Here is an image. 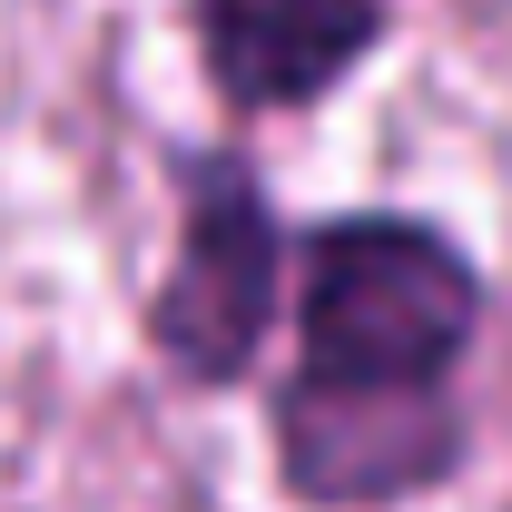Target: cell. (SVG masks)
<instances>
[{
    "instance_id": "obj_4",
    "label": "cell",
    "mask_w": 512,
    "mask_h": 512,
    "mask_svg": "<svg viewBox=\"0 0 512 512\" xmlns=\"http://www.w3.org/2000/svg\"><path fill=\"white\" fill-rule=\"evenodd\" d=\"M188 40L237 119H296L394 40V0H188Z\"/></svg>"
},
{
    "instance_id": "obj_2",
    "label": "cell",
    "mask_w": 512,
    "mask_h": 512,
    "mask_svg": "<svg viewBox=\"0 0 512 512\" xmlns=\"http://www.w3.org/2000/svg\"><path fill=\"white\" fill-rule=\"evenodd\" d=\"M286 306V217L237 148H188L178 158V247L148 286V355L188 394H227L256 375L266 335Z\"/></svg>"
},
{
    "instance_id": "obj_3",
    "label": "cell",
    "mask_w": 512,
    "mask_h": 512,
    "mask_svg": "<svg viewBox=\"0 0 512 512\" xmlns=\"http://www.w3.org/2000/svg\"><path fill=\"white\" fill-rule=\"evenodd\" d=\"M276 483L316 512H384L424 503L434 483L463 473L473 424L453 384H335V375H286L266 404Z\"/></svg>"
},
{
    "instance_id": "obj_1",
    "label": "cell",
    "mask_w": 512,
    "mask_h": 512,
    "mask_svg": "<svg viewBox=\"0 0 512 512\" xmlns=\"http://www.w3.org/2000/svg\"><path fill=\"white\" fill-rule=\"evenodd\" d=\"M493 286L473 247L414 207H345L296 237V375L453 384Z\"/></svg>"
}]
</instances>
